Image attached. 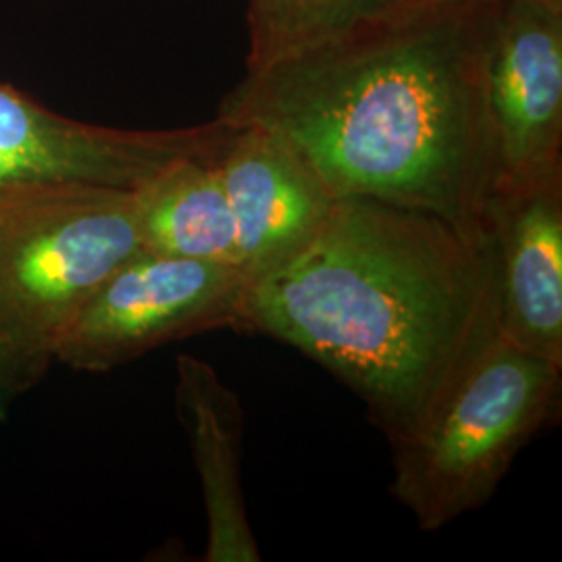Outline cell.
I'll use <instances>...</instances> for the list:
<instances>
[{"label": "cell", "mask_w": 562, "mask_h": 562, "mask_svg": "<svg viewBox=\"0 0 562 562\" xmlns=\"http://www.w3.org/2000/svg\"><path fill=\"white\" fill-rule=\"evenodd\" d=\"M504 0H429L241 78L217 117L288 142L336 199L440 217L483 246L485 67Z\"/></svg>", "instance_id": "obj_1"}, {"label": "cell", "mask_w": 562, "mask_h": 562, "mask_svg": "<svg viewBox=\"0 0 562 562\" xmlns=\"http://www.w3.org/2000/svg\"><path fill=\"white\" fill-rule=\"evenodd\" d=\"M240 331L319 362L398 442L498 338L492 255L440 217L338 199L296 257L248 283Z\"/></svg>", "instance_id": "obj_2"}, {"label": "cell", "mask_w": 562, "mask_h": 562, "mask_svg": "<svg viewBox=\"0 0 562 562\" xmlns=\"http://www.w3.org/2000/svg\"><path fill=\"white\" fill-rule=\"evenodd\" d=\"M562 364L501 336L422 427L392 442V496L423 531L492 498L527 443L561 415Z\"/></svg>", "instance_id": "obj_3"}, {"label": "cell", "mask_w": 562, "mask_h": 562, "mask_svg": "<svg viewBox=\"0 0 562 562\" xmlns=\"http://www.w3.org/2000/svg\"><path fill=\"white\" fill-rule=\"evenodd\" d=\"M142 250L134 190L38 181L0 190V311L44 369L104 281Z\"/></svg>", "instance_id": "obj_4"}, {"label": "cell", "mask_w": 562, "mask_h": 562, "mask_svg": "<svg viewBox=\"0 0 562 562\" xmlns=\"http://www.w3.org/2000/svg\"><path fill=\"white\" fill-rule=\"evenodd\" d=\"M246 290L238 267L140 250L86 302L53 359L74 371L109 373L165 344L240 329Z\"/></svg>", "instance_id": "obj_5"}, {"label": "cell", "mask_w": 562, "mask_h": 562, "mask_svg": "<svg viewBox=\"0 0 562 562\" xmlns=\"http://www.w3.org/2000/svg\"><path fill=\"white\" fill-rule=\"evenodd\" d=\"M234 125L222 117L176 130H121L71 120L0 81V190L81 181L136 190L171 162L220 157Z\"/></svg>", "instance_id": "obj_6"}, {"label": "cell", "mask_w": 562, "mask_h": 562, "mask_svg": "<svg viewBox=\"0 0 562 562\" xmlns=\"http://www.w3.org/2000/svg\"><path fill=\"white\" fill-rule=\"evenodd\" d=\"M485 101L492 194L561 178L562 15L504 0L485 67Z\"/></svg>", "instance_id": "obj_7"}, {"label": "cell", "mask_w": 562, "mask_h": 562, "mask_svg": "<svg viewBox=\"0 0 562 562\" xmlns=\"http://www.w3.org/2000/svg\"><path fill=\"white\" fill-rule=\"evenodd\" d=\"M215 162L238 227L240 269L248 283L296 257L338 201L315 169L262 125H234Z\"/></svg>", "instance_id": "obj_8"}, {"label": "cell", "mask_w": 562, "mask_h": 562, "mask_svg": "<svg viewBox=\"0 0 562 562\" xmlns=\"http://www.w3.org/2000/svg\"><path fill=\"white\" fill-rule=\"evenodd\" d=\"M483 238L498 296V336L562 364V176L492 194Z\"/></svg>", "instance_id": "obj_9"}, {"label": "cell", "mask_w": 562, "mask_h": 562, "mask_svg": "<svg viewBox=\"0 0 562 562\" xmlns=\"http://www.w3.org/2000/svg\"><path fill=\"white\" fill-rule=\"evenodd\" d=\"M176 408L192 448L206 513V562H259L241 490L244 408L217 371L196 357L176 361Z\"/></svg>", "instance_id": "obj_10"}, {"label": "cell", "mask_w": 562, "mask_h": 562, "mask_svg": "<svg viewBox=\"0 0 562 562\" xmlns=\"http://www.w3.org/2000/svg\"><path fill=\"white\" fill-rule=\"evenodd\" d=\"M215 161L186 157L134 190L142 250L240 269L238 227Z\"/></svg>", "instance_id": "obj_11"}, {"label": "cell", "mask_w": 562, "mask_h": 562, "mask_svg": "<svg viewBox=\"0 0 562 562\" xmlns=\"http://www.w3.org/2000/svg\"><path fill=\"white\" fill-rule=\"evenodd\" d=\"M422 2L427 0H248L246 71L340 41Z\"/></svg>", "instance_id": "obj_12"}, {"label": "cell", "mask_w": 562, "mask_h": 562, "mask_svg": "<svg viewBox=\"0 0 562 562\" xmlns=\"http://www.w3.org/2000/svg\"><path fill=\"white\" fill-rule=\"evenodd\" d=\"M34 385L36 383L30 380V375L21 369L20 364L0 350V423L7 419L11 404L21 392Z\"/></svg>", "instance_id": "obj_13"}, {"label": "cell", "mask_w": 562, "mask_h": 562, "mask_svg": "<svg viewBox=\"0 0 562 562\" xmlns=\"http://www.w3.org/2000/svg\"><path fill=\"white\" fill-rule=\"evenodd\" d=\"M0 350L20 364L21 369L30 375L32 382H38L42 375L46 373V369L34 361V359L30 357V352L23 348V344H21L20 338H18V334L13 331L11 323L7 322V317H4L2 311H0Z\"/></svg>", "instance_id": "obj_14"}, {"label": "cell", "mask_w": 562, "mask_h": 562, "mask_svg": "<svg viewBox=\"0 0 562 562\" xmlns=\"http://www.w3.org/2000/svg\"><path fill=\"white\" fill-rule=\"evenodd\" d=\"M517 2H525V4H531L536 9H543V11L562 15V0H517Z\"/></svg>", "instance_id": "obj_15"}, {"label": "cell", "mask_w": 562, "mask_h": 562, "mask_svg": "<svg viewBox=\"0 0 562 562\" xmlns=\"http://www.w3.org/2000/svg\"><path fill=\"white\" fill-rule=\"evenodd\" d=\"M427 2H429V0H427Z\"/></svg>", "instance_id": "obj_16"}]
</instances>
